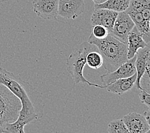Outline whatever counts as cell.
<instances>
[{
  "label": "cell",
  "instance_id": "10",
  "mask_svg": "<svg viewBox=\"0 0 150 133\" xmlns=\"http://www.w3.org/2000/svg\"><path fill=\"white\" fill-rule=\"evenodd\" d=\"M117 14L118 12L109 9H95L91 17V25H101L104 26L108 30L109 33L112 31Z\"/></svg>",
  "mask_w": 150,
  "mask_h": 133
},
{
  "label": "cell",
  "instance_id": "13",
  "mask_svg": "<svg viewBox=\"0 0 150 133\" xmlns=\"http://www.w3.org/2000/svg\"><path fill=\"white\" fill-rule=\"evenodd\" d=\"M145 42L142 35L140 33L136 27L132 29L128 35L127 38V58L128 59L132 58L136 55L139 49L144 48L148 46Z\"/></svg>",
  "mask_w": 150,
  "mask_h": 133
},
{
  "label": "cell",
  "instance_id": "6",
  "mask_svg": "<svg viewBox=\"0 0 150 133\" xmlns=\"http://www.w3.org/2000/svg\"><path fill=\"white\" fill-rule=\"evenodd\" d=\"M135 59H136V56L132 58L128 59L125 63L121 65L114 71L102 75L100 76V80L103 84V85L105 86V88L108 85L119 79L130 77L136 73L135 67Z\"/></svg>",
  "mask_w": 150,
  "mask_h": 133
},
{
  "label": "cell",
  "instance_id": "4",
  "mask_svg": "<svg viewBox=\"0 0 150 133\" xmlns=\"http://www.w3.org/2000/svg\"><path fill=\"white\" fill-rule=\"evenodd\" d=\"M21 109L19 99L0 83V125L3 128L6 124L15 122Z\"/></svg>",
  "mask_w": 150,
  "mask_h": 133
},
{
  "label": "cell",
  "instance_id": "21",
  "mask_svg": "<svg viewBox=\"0 0 150 133\" xmlns=\"http://www.w3.org/2000/svg\"><path fill=\"white\" fill-rule=\"evenodd\" d=\"M143 115L145 117L146 120H147L148 123L150 124V111H149V109H148L147 111H144Z\"/></svg>",
  "mask_w": 150,
  "mask_h": 133
},
{
  "label": "cell",
  "instance_id": "15",
  "mask_svg": "<svg viewBox=\"0 0 150 133\" xmlns=\"http://www.w3.org/2000/svg\"><path fill=\"white\" fill-rule=\"evenodd\" d=\"M131 0H107L102 4H95L94 9H105L117 12H124L130 5Z\"/></svg>",
  "mask_w": 150,
  "mask_h": 133
},
{
  "label": "cell",
  "instance_id": "17",
  "mask_svg": "<svg viewBox=\"0 0 150 133\" xmlns=\"http://www.w3.org/2000/svg\"><path fill=\"white\" fill-rule=\"evenodd\" d=\"M86 64L93 69H98L102 67L103 59L101 54L96 50L90 51L86 56Z\"/></svg>",
  "mask_w": 150,
  "mask_h": 133
},
{
  "label": "cell",
  "instance_id": "23",
  "mask_svg": "<svg viewBox=\"0 0 150 133\" xmlns=\"http://www.w3.org/2000/svg\"><path fill=\"white\" fill-rule=\"evenodd\" d=\"M0 132H4L5 133L4 129H3V128L1 126V125H0Z\"/></svg>",
  "mask_w": 150,
  "mask_h": 133
},
{
  "label": "cell",
  "instance_id": "7",
  "mask_svg": "<svg viewBox=\"0 0 150 133\" xmlns=\"http://www.w3.org/2000/svg\"><path fill=\"white\" fill-rule=\"evenodd\" d=\"M59 0H32L34 12L45 20L58 21Z\"/></svg>",
  "mask_w": 150,
  "mask_h": 133
},
{
  "label": "cell",
  "instance_id": "9",
  "mask_svg": "<svg viewBox=\"0 0 150 133\" xmlns=\"http://www.w3.org/2000/svg\"><path fill=\"white\" fill-rule=\"evenodd\" d=\"M123 120L129 133H147L150 131V124L143 115L131 112L124 116Z\"/></svg>",
  "mask_w": 150,
  "mask_h": 133
},
{
  "label": "cell",
  "instance_id": "8",
  "mask_svg": "<svg viewBox=\"0 0 150 133\" xmlns=\"http://www.w3.org/2000/svg\"><path fill=\"white\" fill-rule=\"evenodd\" d=\"M84 10V0H59L58 16L65 19H76Z\"/></svg>",
  "mask_w": 150,
  "mask_h": 133
},
{
  "label": "cell",
  "instance_id": "5",
  "mask_svg": "<svg viewBox=\"0 0 150 133\" xmlns=\"http://www.w3.org/2000/svg\"><path fill=\"white\" fill-rule=\"evenodd\" d=\"M134 26L133 21L125 11L119 12L109 34L120 41L127 44L128 35Z\"/></svg>",
  "mask_w": 150,
  "mask_h": 133
},
{
  "label": "cell",
  "instance_id": "11",
  "mask_svg": "<svg viewBox=\"0 0 150 133\" xmlns=\"http://www.w3.org/2000/svg\"><path fill=\"white\" fill-rule=\"evenodd\" d=\"M125 12L131 17L132 20L133 21L135 24V26L136 27L137 30L140 32L145 42L148 44H149V23L146 22L141 12H139L137 9H135L130 3L129 6L125 10Z\"/></svg>",
  "mask_w": 150,
  "mask_h": 133
},
{
  "label": "cell",
  "instance_id": "20",
  "mask_svg": "<svg viewBox=\"0 0 150 133\" xmlns=\"http://www.w3.org/2000/svg\"><path fill=\"white\" fill-rule=\"evenodd\" d=\"M139 99L141 100V103L144 104L149 109L150 107V95L149 93L144 90H141L139 94Z\"/></svg>",
  "mask_w": 150,
  "mask_h": 133
},
{
  "label": "cell",
  "instance_id": "14",
  "mask_svg": "<svg viewBox=\"0 0 150 133\" xmlns=\"http://www.w3.org/2000/svg\"><path fill=\"white\" fill-rule=\"evenodd\" d=\"M137 74L135 73L132 76L127 78L119 79L106 87L108 91L114 94L121 95L133 88L136 80Z\"/></svg>",
  "mask_w": 150,
  "mask_h": 133
},
{
  "label": "cell",
  "instance_id": "19",
  "mask_svg": "<svg viewBox=\"0 0 150 133\" xmlns=\"http://www.w3.org/2000/svg\"><path fill=\"white\" fill-rule=\"evenodd\" d=\"M91 34L95 38L101 39L107 37L109 34V31L104 26L101 25H95V26H93Z\"/></svg>",
  "mask_w": 150,
  "mask_h": 133
},
{
  "label": "cell",
  "instance_id": "18",
  "mask_svg": "<svg viewBox=\"0 0 150 133\" xmlns=\"http://www.w3.org/2000/svg\"><path fill=\"white\" fill-rule=\"evenodd\" d=\"M108 132L109 133H129L123 119H116L109 122Z\"/></svg>",
  "mask_w": 150,
  "mask_h": 133
},
{
  "label": "cell",
  "instance_id": "3",
  "mask_svg": "<svg viewBox=\"0 0 150 133\" xmlns=\"http://www.w3.org/2000/svg\"><path fill=\"white\" fill-rule=\"evenodd\" d=\"M96 47L88 41H84L76 47L67 59V70L71 75L75 84L86 83L90 87L105 88V86L93 83L86 80L83 75L84 66L86 65L88 53L96 50Z\"/></svg>",
  "mask_w": 150,
  "mask_h": 133
},
{
  "label": "cell",
  "instance_id": "12",
  "mask_svg": "<svg viewBox=\"0 0 150 133\" xmlns=\"http://www.w3.org/2000/svg\"><path fill=\"white\" fill-rule=\"evenodd\" d=\"M135 56H136V59L135 62V70H136L137 77L134 85L138 90H142L140 81L142 75L145 72L147 61L150 58L149 45L145 47L144 48L139 49Z\"/></svg>",
  "mask_w": 150,
  "mask_h": 133
},
{
  "label": "cell",
  "instance_id": "22",
  "mask_svg": "<svg viewBox=\"0 0 150 133\" xmlns=\"http://www.w3.org/2000/svg\"><path fill=\"white\" fill-rule=\"evenodd\" d=\"M95 3V4H102V3L105 2L107 0H92Z\"/></svg>",
  "mask_w": 150,
  "mask_h": 133
},
{
  "label": "cell",
  "instance_id": "16",
  "mask_svg": "<svg viewBox=\"0 0 150 133\" xmlns=\"http://www.w3.org/2000/svg\"><path fill=\"white\" fill-rule=\"evenodd\" d=\"M130 4L140 12L146 22L150 21V1L149 0H132Z\"/></svg>",
  "mask_w": 150,
  "mask_h": 133
},
{
  "label": "cell",
  "instance_id": "1",
  "mask_svg": "<svg viewBox=\"0 0 150 133\" xmlns=\"http://www.w3.org/2000/svg\"><path fill=\"white\" fill-rule=\"evenodd\" d=\"M0 83L6 86L21 102L18 118L13 123L3 127L5 133H24L25 125L35 123L44 115V104L41 93L29 83L1 67Z\"/></svg>",
  "mask_w": 150,
  "mask_h": 133
},
{
  "label": "cell",
  "instance_id": "2",
  "mask_svg": "<svg viewBox=\"0 0 150 133\" xmlns=\"http://www.w3.org/2000/svg\"><path fill=\"white\" fill-rule=\"evenodd\" d=\"M88 42L98 49L102 56V65L108 73L116 70L128 60L127 44L117 40L109 33L101 39L96 38L91 34Z\"/></svg>",
  "mask_w": 150,
  "mask_h": 133
}]
</instances>
